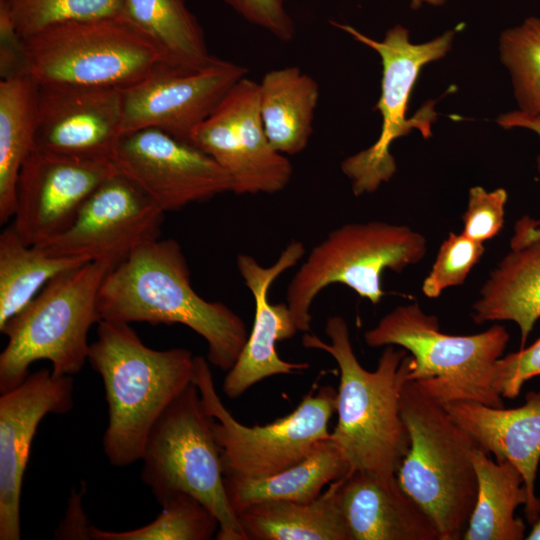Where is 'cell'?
<instances>
[{"label":"cell","instance_id":"obj_20","mask_svg":"<svg viewBox=\"0 0 540 540\" xmlns=\"http://www.w3.org/2000/svg\"><path fill=\"white\" fill-rule=\"evenodd\" d=\"M453 420L498 462L508 461L521 473L527 491L526 518H540L535 482L540 463V392L531 391L516 408L493 407L475 401L444 405Z\"/></svg>","mask_w":540,"mask_h":540},{"label":"cell","instance_id":"obj_18","mask_svg":"<svg viewBox=\"0 0 540 540\" xmlns=\"http://www.w3.org/2000/svg\"><path fill=\"white\" fill-rule=\"evenodd\" d=\"M35 148L112 160L122 136V90L38 84Z\"/></svg>","mask_w":540,"mask_h":540},{"label":"cell","instance_id":"obj_17","mask_svg":"<svg viewBox=\"0 0 540 540\" xmlns=\"http://www.w3.org/2000/svg\"><path fill=\"white\" fill-rule=\"evenodd\" d=\"M73 407L72 376L49 369L29 373L0 397V540L21 538L20 499L23 475L37 427L47 414Z\"/></svg>","mask_w":540,"mask_h":540},{"label":"cell","instance_id":"obj_5","mask_svg":"<svg viewBox=\"0 0 540 540\" xmlns=\"http://www.w3.org/2000/svg\"><path fill=\"white\" fill-rule=\"evenodd\" d=\"M401 412L410 446L396 474L400 486L434 521L440 540H459L477 496L472 454L479 447L444 404L407 381Z\"/></svg>","mask_w":540,"mask_h":540},{"label":"cell","instance_id":"obj_2","mask_svg":"<svg viewBox=\"0 0 540 540\" xmlns=\"http://www.w3.org/2000/svg\"><path fill=\"white\" fill-rule=\"evenodd\" d=\"M324 331L329 343L306 332L302 345L328 353L340 371L337 423L330 438L342 451L350 471L395 478L410 446L400 399L411 355L404 348L385 346L376 370L368 371L354 353L343 317H329Z\"/></svg>","mask_w":540,"mask_h":540},{"label":"cell","instance_id":"obj_22","mask_svg":"<svg viewBox=\"0 0 540 540\" xmlns=\"http://www.w3.org/2000/svg\"><path fill=\"white\" fill-rule=\"evenodd\" d=\"M539 226L540 221L529 216L517 221L510 251L491 272L472 306L476 324L514 322L520 331V349L540 318Z\"/></svg>","mask_w":540,"mask_h":540},{"label":"cell","instance_id":"obj_21","mask_svg":"<svg viewBox=\"0 0 540 540\" xmlns=\"http://www.w3.org/2000/svg\"><path fill=\"white\" fill-rule=\"evenodd\" d=\"M335 484L351 540H440L434 521L397 477L349 471Z\"/></svg>","mask_w":540,"mask_h":540},{"label":"cell","instance_id":"obj_23","mask_svg":"<svg viewBox=\"0 0 540 540\" xmlns=\"http://www.w3.org/2000/svg\"><path fill=\"white\" fill-rule=\"evenodd\" d=\"M349 471L346 458L329 436L305 458L286 469L260 477L224 476V485L237 515L242 509L261 502L314 500L326 485Z\"/></svg>","mask_w":540,"mask_h":540},{"label":"cell","instance_id":"obj_32","mask_svg":"<svg viewBox=\"0 0 540 540\" xmlns=\"http://www.w3.org/2000/svg\"><path fill=\"white\" fill-rule=\"evenodd\" d=\"M18 33L26 38L50 25L122 16V0H3Z\"/></svg>","mask_w":540,"mask_h":540},{"label":"cell","instance_id":"obj_9","mask_svg":"<svg viewBox=\"0 0 540 540\" xmlns=\"http://www.w3.org/2000/svg\"><path fill=\"white\" fill-rule=\"evenodd\" d=\"M425 237L408 226L383 221L347 223L332 230L312 248L294 274L286 303L298 331L311 329V306L331 284H343L372 304L380 302L382 273H397L422 260Z\"/></svg>","mask_w":540,"mask_h":540},{"label":"cell","instance_id":"obj_14","mask_svg":"<svg viewBox=\"0 0 540 540\" xmlns=\"http://www.w3.org/2000/svg\"><path fill=\"white\" fill-rule=\"evenodd\" d=\"M164 214L138 185L117 171L90 194L62 234L38 247L54 256L117 265L137 247L159 239Z\"/></svg>","mask_w":540,"mask_h":540},{"label":"cell","instance_id":"obj_1","mask_svg":"<svg viewBox=\"0 0 540 540\" xmlns=\"http://www.w3.org/2000/svg\"><path fill=\"white\" fill-rule=\"evenodd\" d=\"M97 307L101 320L187 326L207 342L208 361L226 372L249 335L234 311L194 291L187 261L174 239L147 242L115 265L102 282Z\"/></svg>","mask_w":540,"mask_h":540},{"label":"cell","instance_id":"obj_33","mask_svg":"<svg viewBox=\"0 0 540 540\" xmlns=\"http://www.w3.org/2000/svg\"><path fill=\"white\" fill-rule=\"evenodd\" d=\"M484 250L482 242L462 232H451L440 245L433 266L423 281V294L437 298L445 289L463 284Z\"/></svg>","mask_w":540,"mask_h":540},{"label":"cell","instance_id":"obj_8","mask_svg":"<svg viewBox=\"0 0 540 540\" xmlns=\"http://www.w3.org/2000/svg\"><path fill=\"white\" fill-rule=\"evenodd\" d=\"M24 41L28 73L38 84L123 90L165 63L123 16L56 23Z\"/></svg>","mask_w":540,"mask_h":540},{"label":"cell","instance_id":"obj_34","mask_svg":"<svg viewBox=\"0 0 540 540\" xmlns=\"http://www.w3.org/2000/svg\"><path fill=\"white\" fill-rule=\"evenodd\" d=\"M507 198L503 188L491 191L482 186L470 188L467 209L462 216V233L482 243L495 237L504 226Z\"/></svg>","mask_w":540,"mask_h":540},{"label":"cell","instance_id":"obj_39","mask_svg":"<svg viewBox=\"0 0 540 540\" xmlns=\"http://www.w3.org/2000/svg\"><path fill=\"white\" fill-rule=\"evenodd\" d=\"M497 124L504 129L521 128L534 132L540 138V116H531L518 110L501 114L496 119ZM540 168V158H539ZM540 231V227H539Z\"/></svg>","mask_w":540,"mask_h":540},{"label":"cell","instance_id":"obj_24","mask_svg":"<svg viewBox=\"0 0 540 540\" xmlns=\"http://www.w3.org/2000/svg\"><path fill=\"white\" fill-rule=\"evenodd\" d=\"M259 109L272 147L295 155L308 145L319 101V85L296 66L268 71L258 83Z\"/></svg>","mask_w":540,"mask_h":540},{"label":"cell","instance_id":"obj_40","mask_svg":"<svg viewBox=\"0 0 540 540\" xmlns=\"http://www.w3.org/2000/svg\"><path fill=\"white\" fill-rule=\"evenodd\" d=\"M448 1L449 0H410V5L412 9L416 10L423 5H430L435 7L442 6Z\"/></svg>","mask_w":540,"mask_h":540},{"label":"cell","instance_id":"obj_29","mask_svg":"<svg viewBox=\"0 0 540 540\" xmlns=\"http://www.w3.org/2000/svg\"><path fill=\"white\" fill-rule=\"evenodd\" d=\"M89 260L48 254L25 244L14 227L0 234V329L59 274Z\"/></svg>","mask_w":540,"mask_h":540},{"label":"cell","instance_id":"obj_11","mask_svg":"<svg viewBox=\"0 0 540 540\" xmlns=\"http://www.w3.org/2000/svg\"><path fill=\"white\" fill-rule=\"evenodd\" d=\"M192 381L197 386L220 447L223 476L260 477L292 466L330 436L329 421L336 412L337 391L323 386L310 391L290 414L266 425L237 421L215 389L208 362L194 357Z\"/></svg>","mask_w":540,"mask_h":540},{"label":"cell","instance_id":"obj_31","mask_svg":"<svg viewBox=\"0 0 540 540\" xmlns=\"http://www.w3.org/2000/svg\"><path fill=\"white\" fill-rule=\"evenodd\" d=\"M499 55L510 75L517 110L540 116V18L530 16L505 29Z\"/></svg>","mask_w":540,"mask_h":540},{"label":"cell","instance_id":"obj_35","mask_svg":"<svg viewBox=\"0 0 540 540\" xmlns=\"http://www.w3.org/2000/svg\"><path fill=\"white\" fill-rule=\"evenodd\" d=\"M540 375V337L530 346L496 361L493 385L502 398L517 397L524 383Z\"/></svg>","mask_w":540,"mask_h":540},{"label":"cell","instance_id":"obj_42","mask_svg":"<svg viewBox=\"0 0 540 540\" xmlns=\"http://www.w3.org/2000/svg\"><path fill=\"white\" fill-rule=\"evenodd\" d=\"M283 1L285 2L286 0H283Z\"/></svg>","mask_w":540,"mask_h":540},{"label":"cell","instance_id":"obj_19","mask_svg":"<svg viewBox=\"0 0 540 540\" xmlns=\"http://www.w3.org/2000/svg\"><path fill=\"white\" fill-rule=\"evenodd\" d=\"M304 254V244L296 240L269 267L260 265L248 254L237 256L238 271L255 301V317L247 341L224 379L223 392L228 398L240 397L265 378L309 368L308 363L288 362L279 357L277 342L292 338L298 329L287 303L272 304L268 298L272 283Z\"/></svg>","mask_w":540,"mask_h":540},{"label":"cell","instance_id":"obj_27","mask_svg":"<svg viewBox=\"0 0 540 540\" xmlns=\"http://www.w3.org/2000/svg\"><path fill=\"white\" fill-rule=\"evenodd\" d=\"M38 83L29 75L0 81V223L13 218L21 166L35 147Z\"/></svg>","mask_w":540,"mask_h":540},{"label":"cell","instance_id":"obj_37","mask_svg":"<svg viewBox=\"0 0 540 540\" xmlns=\"http://www.w3.org/2000/svg\"><path fill=\"white\" fill-rule=\"evenodd\" d=\"M28 73L24 38L18 33L3 0H0V78L6 80Z\"/></svg>","mask_w":540,"mask_h":540},{"label":"cell","instance_id":"obj_15","mask_svg":"<svg viewBox=\"0 0 540 540\" xmlns=\"http://www.w3.org/2000/svg\"><path fill=\"white\" fill-rule=\"evenodd\" d=\"M112 162L164 212L232 192L233 188L229 174L210 156L155 128L123 134Z\"/></svg>","mask_w":540,"mask_h":540},{"label":"cell","instance_id":"obj_30","mask_svg":"<svg viewBox=\"0 0 540 540\" xmlns=\"http://www.w3.org/2000/svg\"><path fill=\"white\" fill-rule=\"evenodd\" d=\"M161 513L149 524L127 531H106L91 526L93 540H209L219 530L217 517L187 493L170 496Z\"/></svg>","mask_w":540,"mask_h":540},{"label":"cell","instance_id":"obj_25","mask_svg":"<svg viewBox=\"0 0 540 540\" xmlns=\"http://www.w3.org/2000/svg\"><path fill=\"white\" fill-rule=\"evenodd\" d=\"M237 518L246 540H351L335 481L314 500L256 503Z\"/></svg>","mask_w":540,"mask_h":540},{"label":"cell","instance_id":"obj_12","mask_svg":"<svg viewBox=\"0 0 540 540\" xmlns=\"http://www.w3.org/2000/svg\"><path fill=\"white\" fill-rule=\"evenodd\" d=\"M190 143L231 177L236 194H273L289 184L293 167L266 135L259 109L258 82L239 80L192 132Z\"/></svg>","mask_w":540,"mask_h":540},{"label":"cell","instance_id":"obj_7","mask_svg":"<svg viewBox=\"0 0 540 540\" xmlns=\"http://www.w3.org/2000/svg\"><path fill=\"white\" fill-rule=\"evenodd\" d=\"M141 461V479L160 505L174 494H190L217 517V540H246L225 490L213 417L193 381L152 427Z\"/></svg>","mask_w":540,"mask_h":540},{"label":"cell","instance_id":"obj_3","mask_svg":"<svg viewBox=\"0 0 540 540\" xmlns=\"http://www.w3.org/2000/svg\"><path fill=\"white\" fill-rule=\"evenodd\" d=\"M194 357L184 348L147 347L129 323L98 322L88 361L105 388L103 449L111 465L125 467L141 460L152 427L192 382Z\"/></svg>","mask_w":540,"mask_h":540},{"label":"cell","instance_id":"obj_26","mask_svg":"<svg viewBox=\"0 0 540 540\" xmlns=\"http://www.w3.org/2000/svg\"><path fill=\"white\" fill-rule=\"evenodd\" d=\"M477 496L463 540H522L524 522L515 516L528 501L519 470L508 461L498 462L477 447L472 454Z\"/></svg>","mask_w":540,"mask_h":540},{"label":"cell","instance_id":"obj_13","mask_svg":"<svg viewBox=\"0 0 540 540\" xmlns=\"http://www.w3.org/2000/svg\"><path fill=\"white\" fill-rule=\"evenodd\" d=\"M247 75V68L213 57L196 68L161 64L122 90V135L155 128L190 143L195 128Z\"/></svg>","mask_w":540,"mask_h":540},{"label":"cell","instance_id":"obj_28","mask_svg":"<svg viewBox=\"0 0 540 540\" xmlns=\"http://www.w3.org/2000/svg\"><path fill=\"white\" fill-rule=\"evenodd\" d=\"M122 16L157 48L166 64L196 68L209 63L205 35L185 0H122Z\"/></svg>","mask_w":540,"mask_h":540},{"label":"cell","instance_id":"obj_38","mask_svg":"<svg viewBox=\"0 0 540 540\" xmlns=\"http://www.w3.org/2000/svg\"><path fill=\"white\" fill-rule=\"evenodd\" d=\"M82 487L79 492L71 495L67 506L65 518L55 532L57 539H91V526L82 507L84 493Z\"/></svg>","mask_w":540,"mask_h":540},{"label":"cell","instance_id":"obj_41","mask_svg":"<svg viewBox=\"0 0 540 540\" xmlns=\"http://www.w3.org/2000/svg\"><path fill=\"white\" fill-rule=\"evenodd\" d=\"M526 539L528 540H540V518L537 520L533 526L530 532L526 535Z\"/></svg>","mask_w":540,"mask_h":540},{"label":"cell","instance_id":"obj_10","mask_svg":"<svg viewBox=\"0 0 540 540\" xmlns=\"http://www.w3.org/2000/svg\"><path fill=\"white\" fill-rule=\"evenodd\" d=\"M330 23L376 51L382 64L381 94L374 106L382 118L380 135L373 145L341 163L354 195L361 196L375 192L395 174L396 162L390 148L396 139L413 129H418L425 139L432 135L431 125L437 118L434 102H426L413 117L406 118L408 103L421 69L450 51L456 31L448 30L428 42L414 44L409 30L400 24L388 29L383 40H375L351 25Z\"/></svg>","mask_w":540,"mask_h":540},{"label":"cell","instance_id":"obj_6","mask_svg":"<svg viewBox=\"0 0 540 540\" xmlns=\"http://www.w3.org/2000/svg\"><path fill=\"white\" fill-rule=\"evenodd\" d=\"M370 347L395 345L411 355L408 381L442 404L475 401L502 407L493 385L496 361L509 333L494 325L472 335H450L440 330L437 317L417 303L398 306L364 333Z\"/></svg>","mask_w":540,"mask_h":540},{"label":"cell","instance_id":"obj_16","mask_svg":"<svg viewBox=\"0 0 540 540\" xmlns=\"http://www.w3.org/2000/svg\"><path fill=\"white\" fill-rule=\"evenodd\" d=\"M115 173L110 159L67 156L34 147L18 175L12 226L25 244H46L72 224L90 194Z\"/></svg>","mask_w":540,"mask_h":540},{"label":"cell","instance_id":"obj_4","mask_svg":"<svg viewBox=\"0 0 540 540\" xmlns=\"http://www.w3.org/2000/svg\"><path fill=\"white\" fill-rule=\"evenodd\" d=\"M115 266L93 260L51 279L35 298L0 329L8 342L0 354V392L21 384L30 365L47 360L55 376H72L88 361L90 327L101 318L97 301Z\"/></svg>","mask_w":540,"mask_h":540},{"label":"cell","instance_id":"obj_36","mask_svg":"<svg viewBox=\"0 0 540 540\" xmlns=\"http://www.w3.org/2000/svg\"><path fill=\"white\" fill-rule=\"evenodd\" d=\"M244 20L260 27L275 38L288 42L296 35V27L283 0H222Z\"/></svg>","mask_w":540,"mask_h":540}]
</instances>
